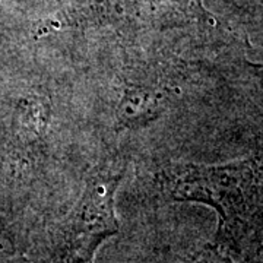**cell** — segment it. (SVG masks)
Instances as JSON below:
<instances>
[{"instance_id": "cell-1", "label": "cell", "mask_w": 263, "mask_h": 263, "mask_svg": "<svg viewBox=\"0 0 263 263\" xmlns=\"http://www.w3.org/2000/svg\"><path fill=\"white\" fill-rule=\"evenodd\" d=\"M165 108V97L155 86L127 82L116 107L117 123L127 129H139L155 122Z\"/></svg>"}]
</instances>
